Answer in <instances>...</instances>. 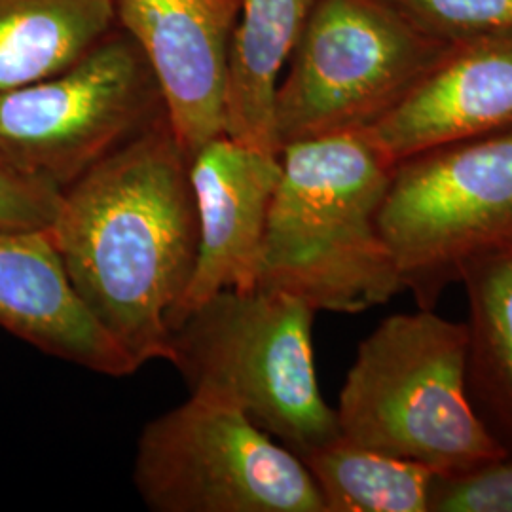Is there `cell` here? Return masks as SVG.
<instances>
[{
  "instance_id": "obj_1",
  "label": "cell",
  "mask_w": 512,
  "mask_h": 512,
  "mask_svg": "<svg viewBox=\"0 0 512 512\" xmlns=\"http://www.w3.org/2000/svg\"><path fill=\"white\" fill-rule=\"evenodd\" d=\"M76 293L139 366L167 361L198 256L190 156L167 114L61 192L50 226Z\"/></svg>"
},
{
  "instance_id": "obj_2",
  "label": "cell",
  "mask_w": 512,
  "mask_h": 512,
  "mask_svg": "<svg viewBox=\"0 0 512 512\" xmlns=\"http://www.w3.org/2000/svg\"><path fill=\"white\" fill-rule=\"evenodd\" d=\"M266 222L258 285L361 313L403 291L378 215L395 164L361 131L294 141Z\"/></svg>"
},
{
  "instance_id": "obj_3",
  "label": "cell",
  "mask_w": 512,
  "mask_h": 512,
  "mask_svg": "<svg viewBox=\"0 0 512 512\" xmlns=\"http://www.w3.org/2000/svg\"><path fill=\"white\" fill-rule=\"evenodd\" d=\"M336 418L342 439L437 476L467 475L509 458L469 395L465 323L435 310L389 315L366 336Z\"/></svg>"
},
{
  "instance_id": "obj_4",
  "label": "cell",
  "mask_w": 512,
  "mask_h": 512,
  "mask_svg": "<svg viewBox=\"0 0 512 512\" xmlns=\"http://www.w3.org/2000/svg\"><path fill=\"white\" fill-rule=\"evenodd\" d=\"M317 311L294 294L226 289L171 330L167 361L190 393L241 408L298 458L340 439L336 408L319 387Z\"/></svg>"
},
{
  "instance_id": "obj_5",
  "label": "cell",
  "mask_w": 512,
  "mask_h": 512,
  "mask_svg": "<svg viewBox=\"0 0 512 512\" xmlns=\"http://www.w3.org/2000/svg\"><path fill=\"white\" fill-rule=\"evenodd\" d=\"M448 46L393 0H315L277 88L279 148L374 126Z\"/></svg>"
},
{
  "instance_id": "obj_6",
  "label": "cell",
  "mask_w": 512,
  "mask_h": 512,
  "mask_svg": "<svg viewBox=\"0 0 512 512\" xmlns=\"http://www.w3.org/2000/svg\"><path fill=\"white\" fill-rule=\"evenodd\" d=\"M378 224L421 310L480 256L512 247V129L397 162Z\"/></svg>"
},
{
  "instance_id": "obj_7",
  "label": "cell",
  "mask_w": 512,
  "mask_h": 512,
  "mask_svg": "<svg viewBox=\"0 0 512 512\" xmlns=\"http://www.w3.org/2000/svg\"><path fill=\"white\" fill-rule=\"evenodd\" d=\"M133 482L156 512H327L291 448L238 406L196 393L145 425Z\"/></svg>"
},
{
  "instance_id": "obj_8",
  "label": "cell",
  "mask_w": 512,
  "mask_h": 512,
  "mask_svg": "<svg viewBox=\"0 0 512 512\" xmlns=\"http://www.w3.org/2000/svg\"><path fill=\"white\" fill-rule=\"evenodd\" d=\"M164 116L156 74L118 27L69 69L0 93V165L63 192Z\"/></svg>"
},
{
  "instance_id": "obj_9",
  "label": "cell",
  "mask_w": 512,
  "mask_h": 512,
  "mask_svg": "<svg viewBox=\"0 0 512 512\" xmlns=\"http://www.w3.org/2000/svg\"><path fill=\"white\" fill-rule=\"evenodd\" d=\"M118 27L147 57L171 129L192 158L226 128L228 50L239 0H112Z\"/></svg>"
},
{
  "instance_id": "obj_10",
  "label": "cell",
  "mask_w": 512,
  "mask_h": 512,
  "mask_svg": "<svg viewBox=\"0 0 512 512\" xmlns=\"http://www.w3.org/2000/svg\"><path fill=\"white\" fill-rule=\"evenodd\" d=\"M281 158L219 135L190 158L198 213V256L171 330L205 300L226 289L258 285L262 245Z\"/></svg>"
},
{
  "instance_id": "obj_11",
  "label": "cell",
  "mask_w": 512,
  "mask_h": 512,
  "mask_svg": "<svg viewBox=\"0 0 512 512\" xmlns=\"http://www.w3.org/2000/svg\"><path fill=\"white\" fill-rule=\"evenodd\" d=\"M512 129V33L454 42L416 88L365 129L397 164L450 143Z\"/></svg>"
},
{
  "instance_id": "obj_12",
  "label": "cell",
  "mask_w": 512,
  "mask_h": 512,
  "mask_svg": "<svg viewBox=\"0 0 512 512\" xmlns=\"http://www.w3.org/2000/svg\"><path fill=\"white\" fill-rule=\"evenodd\" d=\"M0 327L103 376L141 368L76 293L50 228H0Z\"/></svg>"
},
{
  "instance_id": "obj_13",
  "label": "cell",
  "mask_w": 512,
  "mask_h": 512,
  "mask_svg": "<svg viewBox=\"0 0 512 512\" xmlns=\"http://www.w3.org/2000/svg\"><path fill=\"white\" fill-rule=\"evenodd\" d=\"M315 0H239L228 50L224 135L270 154L281 73L308 23Z\"/></svg>"
},
{
  "instance_id": "obj_14",
  "label": "cell",
  "mask_w": 512,
  "mask_h": 512,
  "mask_svg": "<svg viewBox=\"0 0 512 512\" xmlns=\"http://www.w3.org/2000/svg\"><path fill=\"white\" fill-rule=\"evenodd\" d=\"M459 285L469 306V395L480 420L512 458V247L476 258Z\"/></svg>"
},
{
  "instance_id": "obj_15",
  "label": "cell",
  "mask_w": 512,
  "mask_h": 512,
  "mask_svg": "<svg viewBox=\"0 0 512 512\" xmlns=\"http://www.w3.org/2000/svg\"><path fill=\"white\" fill-rule=\"evenodd\" d=\"M116 29L112 0H0V93L69 69Z\"/></svg>"
},
{
  "instance_id": "obj_16",
  "label": "cell",
  "mask_w": 512,
  "mask_h": 512,
  "mask_svg": "<svg viewBox=\"0 0 512 512\" xmlns=\"http://www.w3.org/2000/svg\"><path fill=\"white\" fill-rule=\"evenodd\" d=\"M323 495L327 512H429L435 473L336 439L300 458Z\"/></svg>"
},
{
  "instance_id": "obj_17",
  "label": "cell",
  "mask_w": 512,
  "mask_h": 512,
  "mask_svg": "<svg viewBox=\"0 0 512 512\" xmlns=\"http://www.w3.org/2000/svg\"><path fill=\"white\" fill-rule=\"evenodd\" d=\"M423 29L450 44L512 33V0H393Z\"/></svg>"
},
{
  "instance_id": "obj_18",
  "label": "cell",
  "mask_w": 512,
  "mask_h": 512,
  "mask_svg": "<svg viewBox=\"0 0 512 512\" xmlns=\"http://www.w3.org/2000/svg\"><path fill=\"white\" fill-rule=\"evenodd\" d=\"M429 512H512V458L467 475L435 476Z\"/></svg>"
},
{
  "instance_id": "obj_19",
  "label": "cell",
  "mask_w": 512,
  "mask_h": 512,
  "mask_svg": "<svg viewBox=\"0 0 512 512\" xmlns=\"http://www.w3.org/2000/svg\"><path fill=\"white\" fill-rule=\"evenodd\" d=\"M61 205V192L0 165V228H50Z\"/></svg>"
}]
</instances>
